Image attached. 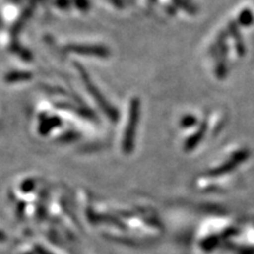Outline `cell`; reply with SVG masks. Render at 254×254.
Here are the masks:
<instances>
[{"label":"cell","instance_id":"1","mask_svg":"<svg viewBox=\"0 0 254 254\" xmlns=\"http://www.w3.org/2000/svg\"><path fill=\"white\" fill-rule=\"evenodd\" d=\"M75 66H77V69L80 73V77L82 79V81H84L85 86H86L88 93L92 95V98L97 101V104L99 105V107L101 110L104 111V113L106 114L107 118L110 120H112V122H117L119 118V113L118 111H117L114 107L111 105L109 101L106 100V98L104 97L103 94H101V92L98 90V87L95 86V84H93L91 80L90 75H88V73L86 69H84V67L80 65V64L75 63Z\"/></svg>","mask_w":254,"mask_h":254},{"label":"cell","instance_id":"2","mask_svg":"<svg viewBox=\"0 0 254 254\" xmlns=\"http://www.w3.org/2000/svg\"><path fill=\"white\" fill-rule=\"evenodd\" d=\"M139 114H140V103L139 100L134 98L131 100L129 105V114L128 120H127V125L125 128V134L123 139V151L126 154L132 153L134 150V141L136 134V127H138L139 122Z\"/></svg>","mask_w":254,"mask_h":254},{"label":"cell","instance_id":"3","mask_svg":"<svg viewBox=\"0 0 254 254\" xmlns=\"http://www.w3.org/2000/svg\"><path fill=\"white\" fill-rule=\"evenodd\" d=\"M66 51L72 53L85 56H94L99 58H107L110 56V51L105 46L99 45H81V44H72L66 46Z\"/></svg>","mask_w":254,"mask_h":254},{"label":"cell","instance_id":"4","mask_svg":"<svg viewBox=\"0 0 254 254\" xmlns=\"http://www.w3.org/2000/svg\"><path fill=\"white\" fill-rule=\"evenodd\" d=\"M60 125H62V120L59 118H56V117H52V118L44 120V122L41 123L39 131L41 134H47V133H50L51 129L56 128V127H59Z\"/></svg>","mask_w":254,"mask_h":254},{"label":"cell","instance_id":"5","mask_svg":"<svg viewBox=\"0 0 254 254\" xmlns=\"http://www.w3.org/2000/svg\"><path fill=\"white\" fill-rule=\"evenodd\" d=\"M32 79V73L30 72H23V71H15V72H9L8 74H6L5 80L7 82H17V81H25Z\"/></svg>","mask_w":254,"mask_h":254}]
</instances>
